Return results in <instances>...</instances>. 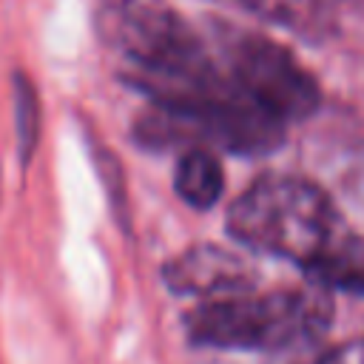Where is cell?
<instances>
[{
    "instance_id": "8",
    "label": "cell",
    "mask_w": 364,
    "mask_h": 364,
    "mask_svg": "<svg viewBox=\"0 0 364 364\" xmlns=\"http://www.w3.org/2000/svg\"><path fill=\"white\" fill-rule=\"evenodd\" d=\"M11 100H14V131H17V156L23 165H28L37 139H40V97L34 82L14 71L11 77Z\"/></svg>"
},
{
    "instance_id": "6",
    "label": "cell",
    "mask_w": 364,
    "mask_h": 364,
    "mask_svg": "<svg viewBox=\"0 0 364 364\" xmlns=\"http://www.w3.org/2000/svg\"><path fill=\"white\" fill-rule=\"evenodd\" d=\"M173 188L196 210H208L222 199L225 168L210 148H188L173 171Z\"/></svg>"
},
{
    "instance_id": "1",
    "label": "cell",
    "mask_w": 364,
    "mask_h": 364,
    "mask_svg": "<svg viewBox=\"0 0 364 364\" xmlns=\"http://www.w3.org/2000/svg\"><path fill=\"white\" fill-rule=\"evenodd\" d=\"M100 31L122 57L125 80L156 105L196 102L233 85L196 28L165 0H108Z\"/></svg>"
},
{
    "instance_id": "4",
    "label": "cell",
    "mask_w": 364,
    "mask_h": 364,
    "mask_svg": "<svg viewBox=\"0 0 364 364\" xmlns=\"http://www.w3.org/2000/svg\"><path fill=\"white\" fill-rule=\"evenodd\" d=\"M225 71L247 100L284 125L307 119L321 102L313 74L264 34L242 31L225 40Z\"/></svg>"
},
{
    "instance_id": "9",
    "label": "cell",
    "mask_w": 364,
    "mask_h": 364,
    "mask_svg": "<svg viewBox=\"0 0 364 364\" xmlns=\"http://www.w3.org/2000/svg\"><path fill=\"white\" fill-rule=\"evenodd\" d=\"M307 364H364V338H353L338 347H330Z\"/></svg>"
},
{
    "instance_id": "2",
    "label": "cell",
    "mask_w": 364,
    "mask_h": 364,
    "mask_svg": "<svg viewBox=\"0 0 364 364\" xmlns=\"http://www.w3.org/2000/svg\"><path fill=\"white\" fill-rule=\"evenodd\" d=\"M228 233L242 247L293 262L307 273L341 239V219L316 182L293 173H262L233 199Z\"/></svg>"
},
{
    "instance_id": "7",
    "label": "cell",
    "mask_w": 364,
    "mask_h": 364,
    "mask_svg": "<svg viewBox=\"0 0 364 364\" xmlns=\"http://www.w3.org/2000/svg\"><path fill=\"white\" fill-rule=\"evenodd\" d=\"M307 282L364 296V239L341 236L333 250L307 270Z\"/></svg>"
},
{
    "instance_id": "5",
    "label": "cell",
    "mask_w": 364,
    "mask_h": 364,
    "mask_svg": "<svg viewBox=\"0 0 364 364\" xmlns=\"http://www.w3.org/2000/svg\"><path fill=\"white\" fill-rule=\"evenodd\" d=\"M162 282L168 290L182 296L225 299L250 290L256 270L245 256L233 250L216 245H193L162 264Z\"/></svg>"
},
{
    "instance_id": "3",
    "label": "cell",
    "mask_w": 364,
    "mask_h": 364,
    "mask_svg": "<svg viewBox=\"0 0 364 364\" xmlns=\"http://www.w3.org/2000/svg\"><path fill=\"white\" fill-rule=\"evenodd\" d=\"M333 290L310 282L262 296L208 299L185 313V336L199 347L279 353L321 338L333 324Z\"/></svg>"
},
{
    "instance_id": "10",
    "label": "cell",
    "mask_w": 364,
    "mask_h": 364,
    "mask_svg": "<svg viewBox=\"0 0 364 364\" xmlns=\"http://www.w3.org/2000/svg\"><path fill=\"white\" fill-rule=\"evenodd\" d=\"M222 3H239V6H253V3H259V0H222Z\"/></svg>"
}]
</instances>
